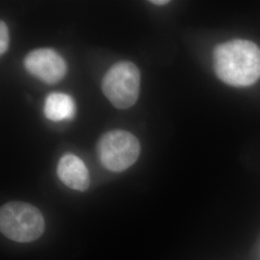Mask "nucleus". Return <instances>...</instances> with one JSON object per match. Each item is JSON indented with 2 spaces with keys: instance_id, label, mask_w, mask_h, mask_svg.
Wrapping results in <instances>:
<instances>
[{
  "instance_id": "obj_6",
  "label": "nucleus",
  "mask_w": 260,
  "mask_h": 260,
  "mask_svg": "<svg viewBox=\"0 0 260 260\" xmlns=\"http://www.w3.org/2000/svg\"><path fill=\"white\" fill-rule=\"evenodd\" d=\"M60 180L76 191H86L90 186L89 171L83 161L75 154L68 153L60 159L57 166Z\"/></svg>"
},
{
  "instance_id": "obj_7",
  "label": "nucleus",
  "mask_w": 260,
  "mask_h": 260,
  "mask_svg": "<svg viewBox=\"0 0 260 260\" xmlns=\"http://www.w3.org/2000/svg\"><path fill=\"white\" fill-rule=\"evenodd\" d=\"M44 114L49 121L72 120L75 115V101L67 93H49L44 105Z\"/></svg>"
},
{
  "instance_id": "obj_8",
  "label": "nucleus",
  "mask_w": 260,
  "mask_h": 260,
  "mask_svg": "<svg viewBox=\"0 0 260 260\" xmlns=\"http://www.w3.org/2000/svg\"><path fill=\"white\" fill-rule=\"evenodd\" d=\"M9 30L4 22V20L0 21V54L3 55L9 47Z\"/></svg>"
},
{
  "instance_id": "obj_5",
  "label": "nucleus",
  "mask_w": 260,
  "mask_h": 260,
  "mask_svg": "<svg viewBox=\"0 0 260 260\" xmlns=\"http://www.w3.org/2000/svg\"><path fill=\"white\" fill-rule=\"evenodd\" d=\"M24 66L30 75L47 84L60 82L67 74L64 58L51 48H39L29 52Z\"/></svg>"
},
{
  "instance_id": "obj_9",
  "label": "nucleus",
  "mask_w": 260,
  "mask_h": 260,
  "mask_svg": "<svg viewBox=\"0 0 260 260\" xmlns=\"http://www.w3.org/2000/svg\"><path fill=\"white\" fill-rule=\"evenodd\" d=\"M150 3L154 5H166L169 3V1L168 0H151Z\"/></svg>"
},
{
  "instance_id": "obj_2",
  "label": "nucleus",
  "mask_w": 260,
  "mask_h": 260,
  "mask_svg": "<svg viewBox=\"0 0 260 260\" xmlns=\"http://www.w3.org/2000/svg\"><path fill=\"white\" fill-rule=\"evenodd\" d=\"M0 230L13 241H35L44 233L45 219L34 205L22 202H11L1 206Z\"/></svg>"
},
{
  "instance_id": "obj_3",
  "label": "nucleus",
  "mask_w": 260,
  "mask_h": 260,
  "mask_svg": "<svg viewBox=\"0 0 260 260\" xmlns=\"http://www.w3.org/2000/svg\"><path fill=\"white\" fill-rule=\"evenodd\" d=\"M141 74L137 66L121 61L107 71L103 80V92L118 109H128L138 101Z\"/></svg>"
},
{
  "instance_id": "obj_1",
  "label": "nucleus",
  "mask_w": 260,
  "mask_h": 260,
  "mask_svg": "<svg viewBox=\"0 0 260 260\" xmlns=\"http://www.w3.org/2000/svg\"><path fill=\"white\" fill-rule=\"evenodd\" d=\"M214 71L224 82L246 87L260 78V48L246 40H233L218 45L213 51Z\"/></svg>"
},
{
  "instance_id": "obj_4",
  "label": "nucleus",
  "mask_w": 260,
  "mask_h": 260,
  "mask_svg": "<svg viewBox=\"0 0 260 260\" xmlns=\"http://www.w3.org/2000/svg\"><path fill=\"white\" fill-rule=\"evenodd\" d=\"M98 154L104 167L112 172H122L139 158L141 145L135 135L125 130L105 133L99 140Z\"/></svg>"
}]
</instances>
